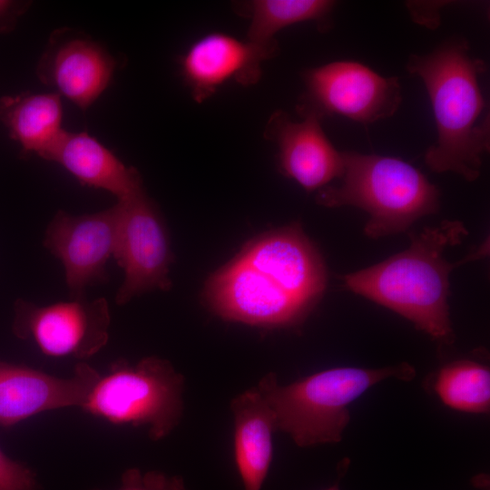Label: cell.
<instances>
[{"label":"cell","mask_w":490,"mask_h":490,"mask_svg":"<svg viewBox=\"0 0 490 490\" xmlns=\"http://www.w3.org/2000/svg\"><path fill=\"white\" fill-rule=\"evenodd\" d=\"M116 61L98 42L82 32L63 27L54 31L39 59V80L82 110L107 89Z\"/></svg>","instance_id":"11"},{"label":"cell","mask_w":490,"mask_h":490,"mask_svg":"<svg viewBox=\"0 0 490 490\" xmlns=\"http://www.w3.org/2000/svg\"><path fill=\"white\" fill-rule=\"evenodd\" d=\"M116 204L118 223L113 259L123 270L124 279L115 301L123 305L142 293L169 289L172 257L165 226L144 191L119 200Z\"/></svg>","instance_id":"8"},{"label":"cell","mask_w":490,"mask_h":490,"mask_svg":"<svg viewBox=\"0 0 490 490\" xmlns=\"http://www.w3.org/2000/svg\"><path fill=\"white\" fill-rule=\"evenodd\" d=\"M416 369L408 363L380 368L340 367L322 370L288 385L265 375L257 387L270 407L277 431L300 447L338 443L347 427L348 406L378 382L390 377L410 381Z\"/></svg>","instance_id":"3"},{"label":"cell","mask_w":490,"mask_h":490,"mask_svg":"<svg viewBox=\"0 0 490 490\" xmlns=\"http://www.w3.org/2000/svg\"><path fill=\"white\" fill-rule=\"evenodd\" d=\"M101 490V489H92ZM117 490H187L179 475H168L159 471L142 473L138 468L125 470Z\"/></svg>","instance_id":"20"},{"label":"cell","mask_w":490,"mask_h":490,"mask_svg":"<svg viewBox=\"0 0 490 490\" xmlns=\"http://www.w3.org/2000/svg\"><path fill=\"white\" fill-rule=\"evenodd\" d=\"M46 161L60 164L82 185L106 191L117 201L143 191L138 171L86 132L64 131Z\"/></svg>","instance_id":"15"},{"label":"cell","mask_w":490,"mask_h":490,"mask_svg":"<svg viewBox=\"0 0 490 490\" xmlns=\"http://www.w3.org/2000/svg\"><path fill=\"white\" fill-rule=\"evenodd\" d=\"M325 490H339L338 481L331 486L326 488Z\"/></svg>","instance_id":"24"},{"label":"cell","mask_w":490,"mask_h":490,"mask_svg":"<svg viewBox=\"0 0 490 490\" xmlns=\"http://www.w3.org/2000/svg\"><path fill=\"white\" fill-rule=\"evenodd\" d=\"M299 114L341 115L368 125L391 117L402 102L397 76H383L356 61H336L303 72Z\"/></svg>","instance_id":"6"},{"label":"cell","mask_w":490,"mask_h":490,"mask_svg":"<svg viewBox=\"0 0 490 490\" xmlns=\"http://www.w3.org/2000/svg\"><path fill=\"white\" fill-rule=\"evenodd\" d=\"M118 207L88 214L58 211L49 222L44 246L64 269L71 299L84 297L85 289L107 279L106 266L113 258Z\"/></svg>","instance_id":"10"},{"label":"cell","mask_w":490,"mask_h":490,"mask_svg":"<svg viewBox=\"0 0 490 490\" xmlns=\"http://www.w3.org/2000/svg\"><path fill=\"white\" fill-rule=\"evenodd\" d=\"M31 2L0 0V34L12 32Z\"/></svg>","instance_id":"22"},{"label":"cell","mask_w":490,"mask_h":490,"mask_svg":"<svg viewBox=\"0 0 490 490\" xmlns=\"http://www.w3.org/2000/svg\"><path fill=\"white\" fill-rule=\"evenodd\" d=\"M468 233L461 221L444 220L410 233L409 247L371 267L347 274L345 286L406 318L433 338L451 344L455 334L447 299L449 276L456 266L485 255L483 248L452 263L447 248L459 244Z\"/></svg>","instance_id":"2"},{"label":"cell","mask_w":490,"mask_h":490,"mask_svg":"<svg viewBox=\"0 0 490 490\" xmlns=\"http://www.w3.org/2000/svg\"><path fill=\"white\" fill-rule=\"evenodd\" d=\"M35 474L24 464L14 461L0 449V490H36Z\"/></svg>","instance_id":"21"},{"label":"cell","mask_w":490,"mask_h":490,"mask_svg":"<svg viewBox=\"0 0 490 490\" xmlns=\"http://www.w3.org/2000/svg\"><path fill=\"white\" fill-rule=\"evenodd\" d=\"M15 309V335L34 341L46 356L86 359L109 339L111 315L104 298H75L47 306L20 299Z\"/></svg>","instance_id":"9"},{"label":"cell","mask_w":490,"mask_h":490,"mask_svg":"<svg viewBox=\"0 0 490 490\" xmlns=\"http://www.w3.org/2000/svg\"><path fill=\"white\" fill-rule=\"evenodd\" d=\"M249 21L250 41L273 44L275 34L299 23L313 22L318 30L330 26L336 2L329 0H252L240 5Z\"/></svg>","instance_id":"18"},{"label":"cell","mask_w":490,"mask_h":490,"mask_svg":"<svg viewBox=\"0 0 490 490\" xmlns=\"http://www.w3.org/2000/svg\"><path fill=\"white\" fill-rule=\"evenodd\" d=\"M234 460L243 490H261L273 457L274 414L256 386L230 401Z\"/></svg>","instance_id":"16"},{"label":"cell","mask_w":490,"mask_h":490,"mask_svg":"<svg viewBox=\"0 0 490 490\" xmlns=\"http://www.w3.org/2000/svg\"><path fill=\"white\" fill-rule=\"evenodd\" d=\"M184 377L166 359L151 356L131 365L120 359L100 377L83 408L113 424L146 426L158 441L183 414Z\"/></svg>","instance_id":"5"},{"label":"cell","mask_w":490,"mask_h":490,"mask_svg":"<svg viewBox=\"0 0 490 490\" xmlns=\"http://www.w3.org/2000/svg\"><path fill=\"white\" fill-rule=\"evenodd\" d=\"M100 378L84 362L70 377H57L0 359V426H13L34 415L86 403Z\"/></svg>","instance_id":"13"},{"label":"cell","mask_w":490,"mask_h":490,"mask_svg":"<svg viewBox=\"0 0 490 490\" xmlns=\"http://www.w3.org/2000/svg\"><path fill=\"white\" fill-rule=\"evenodd\" d=\"M340 182L320 189L317 202L327 208L351 206L368 214L364 233L372 239L407 231L439 210V191L416 167L401 159L343 152Z\"/></svg>","instance_id":"4"},{"label":"cell","mask_w":490,"mask_h":490,"mask_svg":"<svg viewBox=\"0 0 490 490\" xmlns=\"http://www.w3.org/2000/svg\"><path fill=\"white\" fill-rule=\"evenodd\" d=\"M278 49L277 44H258L212 32L195 40L181 55L180 74L193 100L202 103L227 83H257L262 64Z\"/></svg>","instance_id":"12"},{"label":"cell","mask_w":490,"mask_h":490,"mask_svg":"<svg viewBox=\"0 0 490 490\" xmlns=\"http://www.w3.org/2000/svg\"><path fill=\"white\" fill-rule=\"evenodd\" d=\"M433 388L446 407L470 414L490 410L489 368L472 359L447 363L436 373Z\"/></svg>","instance_id":"19"},{"label":"cell","mask_w":490,"mask_h":490,"mask_svg":"<svg viewBox=\"0 0 490 490\" xmlns=\"http://www.w3.org/2000/svg\"><path fill=\"white\" fill-rule=\"evenodd\" d=\"M63 105L56 93L23 92L0 98V122L24 155L34 153L47 160L64 132Z\"/></svg>","instance_id":"17"},{"label":"cell","mask_w":490,"mask_h":490,"mask_svg":"<svg viewBox=\"0 0 490 490\" xmlns=\"http://www.w3.org/2000/svg\"><path fill=\"white\" fill-rule=\"evenodd\" d=\"M206 296L222 318L260 327L297 325L313 307L275 274L240 256L211 279Z\"/></svg>","instance_id":"7"},{"label":"cell","mask_w":490,"mask_h":490,"mask_svg":"<svg viewBox=\"0 0 490 490\" xmlns=\"http://www.w3.org/2000/svg\"><path fill=\"white\" fill-rule=\"evenodd\" d=\"M299 115L302 120L295 122L283 111L273 113L265 135L278 147V164L285 176L309 191L320 190L341 177L343 152L326 135L322 119L311 113Z\"/></svg>","instance_id":"14"},{"label":"cell","mask_w":490,"mask_h":490,"mask_svg":"<svg viewBox=\"0 0 490 490\" xmlns=\"http://www.w3.org/2000/svg\"><path fill=\"white\" fill-rule=\"evenodd\" d=\"M437 4H424L423 2H412L407 4L412 17L419 24H426L429 27L437 26L439 19Z\"/></svg>","instance_id":"23"},{"label":"cell","mask_w":490,"mask_h":490,"mask_svg":"<svg viewBox=\"0 0 490 490\" xmlns=\"http://www.w3.org/2000/svg\"><path fill=\"white\" fill-rule=\"evenodd\" d=\"M407 70L423 81L432 104L437 137L425 154L427 167L475 181L490 150V113L480 87L485 62L470 54L466 40L454 38L411 54Z\"/></svg>","instance_id":"1"}]
</instances>
